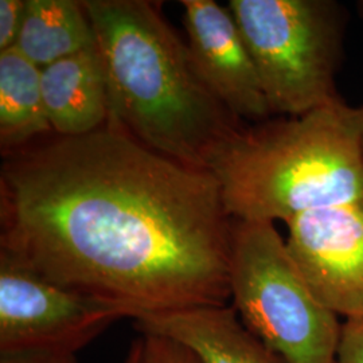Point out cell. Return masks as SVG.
Instances as JSON below:
<instances>
[{
	"label": "cell",
	"mask_w": 363,
	"mask_h": 363,
	"mask_svg": "<svg viewBox=\"0 0 363 363\" xmlns=\"http://www.w3.org/2000/svg\"><path fill=\"white\" fill-rule=\"evenodd\" d=\"M358 10H359L361 16L363 18V1H359V3H358Z\"/></svg>",
	"instance_id": "cell-19"
},
{
	"label": "cell",
	"mask_w": 363,
	"mask_h": 363,
	"mask_svg": "<svg viewBox=\"0 0 363 363\" xmlns=\"http://www.w3.org/2000/svg\"><path fill=\"white\" fill-rule=\"evenodd\" d=\"M230 298L238 318L286 363H337L342 325L312 292L268 220H233Z\"/></svg>",
	"instance_id": "cell-4"
},
{
	"label": "cell",
	"mask_w": 363,
	"mask_h": 363,
	"mask_svg": "<svg viewBox=\"0 0 363 363\" xmlns=\"http://www.w3.org/2000/svg\"><path fill=\"white\" fill-rule=\"evenodd\" d=\"M25 11L26 0H0V52L15 48Z\"/></svg>",
	"instance_id": "cell-14"
},
{
	"label": "cell",
	"mask_w": 363,
	"mask_h": 363,
	"mask_svg": "<svg viewBox=\"0 0 363 363\" xmlns=\"http://www.w3.org/2000/svg\"><path fill=\"white\" fill-rule=\"evenodd\" d=\"M272 115L298 117L335 101L346 13L331 0H230Z\"/></svg>",
	"instance_id": "cell-5"
},
{
	"label": "cell",
	"mask_w": 363,
	"mask_h": 363,
	"mask_svg": "<svg viewBox=\"0 0 363 363\" xmlns=\"http://www.w3.org/2000/svg\"><path fill=\"white\" fill-rule=\"evenodd\" d=\"M127 318L123 306L54 284L0 250V355H77Z\"/></svg>",
	"instance_id": "cell-6"
},
{
	"label": "cell",
	"mask_w": 363,
	"mask_h": 363,
	"mask_svg": "<svg viewBox=\"0 0 363 363\" xmlns=\"http://www.w3.org/2000/svg\"><path fill=\"white\" fill-rule=\"evenodd\" d=\"M232 230L211 171L109 123L25 147L1 167L0 250L132 320L226 304Z\"/></svg>",
	"instance_id": "cell-1"
},
{
	"label": "cell",
	"mask_w": 363,
	"mask_h": 363,
	"mask_svg": "<svg viewBox=\"0 0 363 363\" xmlns=\"http://www.w3.org/2000/svg\"><path fill=\"white\" fill-rule=\"evenodd\" d=\"M46 116L58 136L105 127L111 116L104 67L96 45L40 69Z\"/></svg>",
	"instance_id": "cell-10"
},
{
	"label": "cell",
	"mask_w": 363,
	"mask_h": 363,
	"mask_svg": "<svg viewBox=\"0 0 363 363\" xmlns=\"http://www.w3.org/2000/svg\"><path fill=\"white\" fill-rule=\"evenodd\" d=\"M104 67L109 124L162 155L208 169L245 123L203 86L187 45L145 0H82Z\"/></svg>",
	"instance_id": "cell-2"
},
{
	"label": "cell",
	"mask_w": 363,
	"mask_h": 363,
	"mask_svg": "<svg viewBox=\"0 0 363 363\" xmlns=\"http://www.w3.org/2000/svg\"><path fill=\"white\" fill-rule=\"evenodd\" d=\"M94 45L82 1L26 0L25 19L15 49L33 64L43 69Z\"/></svg>",
	"instance_id": "cell-11"
},
{
	"label": "cell",
	"mask_w": 363,
	"mask_h": 363,
	"mask_svg": "<svg viewBox=\"0 0 363 363\" xmlns=\"http://www.w3.org/2000/svg\"><path fill=\"white\" fill-rule=\"evenodd\" d=\"M337 363H363V318L346 319L342 325Z\"/></svg>",
	"instance_id": "cell-15"
},
{
	"label": "cell",
	"mask_w": 363,
	"mask_h": 363,
	"mask_svg": "<svg viewBox=\"0 0 363 363\" xmlns=\"http://www.w3.org/2000/svg\"><path fill=\"white\" fill-rule=\"evenodd\" d=\"M0 363H79L70 354H11L0 355Z\"/></svg>",
	"instance_id": "cell-16"
},
{
	"label": "cell",
	"mask_w": 363,
	"mask_h": 363,
	"mask_svg": "<svg viewBox=\"0 0 363 363\" xmlns=\"http://www.w3.org/2000/svg\"><path fill=\"white\" fill-rule=\"evenodd\" d=\"M140 363H202L193 351L169 337L142 334Z\"/></svg>",
	"instance_id": "cell-13"
},
{
	"label": "cell",
	"mask_w": 363,
	"mask_h": 363,
	"mask_svg": "<svg viewBox=\"0 0 363 363\" xmlns=\"http://www.w3.org/2000/svg\"><path fill=\"white\" fill-rule=\"evenodd\" d=\"M142 349H143L142 337H139V339H135V340L130 343V350L127 352V355H125L123 363L142 362Z\"/></svg>",
	"instance_id": "cell-17"
},
{
	"label": "cell",
	"mask_w": 363,
	"mask_h": 363,
	"mask_svg": "<svg viewBox=\"0 0 363 363\" xmlns=\"http://www.w3.org/2000/svg\"><path fill=\"white\" fill-rule=\"evenodd\" d=\"M52 130L46 116L40 67L15 48L0 52V144L15 152Z\"/></svg>",
	"instance_id": "cell-12"
},
{
	"label": "cell",
	"mask_w": 363,
	"mask_h": 363,
	"mask_svg": "<svg viewBox=\"0 0 363 363\" xmlns=\"http://www.w3.org/2000/svg\"><path fill=\"white\" fill-rule=\"evenodd\" d=\"M181 4L190 62L203 86L245 124L271 118L256 66L229 7L214 0Z\"/></svg>",
	"instance_id": "cell-8"
},
{
	"label": "cell",
	"mask_w": 363,
	"mask_h": 363,
	"mask_svg": "<svg viewBox=\"0 0 363 363\" xmlns=\"http://www.w3.org/2000/svg\"><path fill=\"white\" fill-rule=\"evenodd\" d=\"M208 171L233 220L289 222L363 199L359 108L339 97L298 117L244 124Z\"/></svg>",
	"instance_id": "cell-3"
},
{
	"label": "cell",
	"mask_w": 363,
	"mask_h": 363,
	"mask_svg": "<svg viewBox=\"0 0 363 363\" xmlns=\"http://www.w3.org/2000/svg\"><path fill=\"white\" fill-rule=\"evenodd\" d=\"M140 334L179 342L202 363H286L252 334L233 306H201L133 319Z\"/></svg>",
	"instance_id": "cell-9"
},
{
	"label": "cell",
	"mask_w": 363,
	"mask_h": 363,
	"mask_svg": "<svg viewBox=\"0 0 363 363\" xmlns=\"http://www.w3.org/2000/svg\"><path fill=\"white\" fill-rule=\"evenodd\" d=\"M286 247L327 308L363 318V199L303 213L286 222Z\"/></svg>",
	"instance_id": "cell-7"
},
{
	"label": "cell",
	"mask_w": 363,
	"mask_h": 363,
	"mask_svg": "<svg viewBox=\"0 0 363 363\" xmlns=\"http://www.w3.org/2000/svg\"><path fill=\"white\" fill-rule=\"evenodd\" d=\"M359 115H361V143H362V154H363V106L359 108Z\"/></svg>",
	"instance_id": "cell-18"
}]
</instances>
